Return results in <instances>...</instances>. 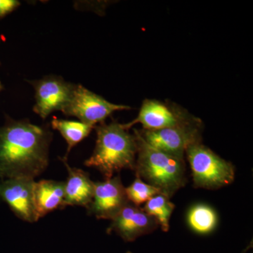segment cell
I'll return each mask as SVG.
<instances>
[{"mask_svg": "<svg viewBox=\"0 0 253 253\" xmlns=\"http://www.w3.org/2000/svg\"><path fill=\"white\" fill-rule=\"evenodd\" d=\"M126 253H132L130 252V251H128V252H126Z\"/></svg>", "mask_w": 253, "mask_h": 253, "instance_id": "cell-21", "label": "cell"}, {"mask_svg": "<svg viewBox=\"0 0 253 253\" xmlns=\"http://www.w3.org/2000/svg\"><path fill=\"white\" fill-rule=\"evenodd\" d=\"M250 247H251V246H248V247L246 248V250H245V251H243L242 253H246V252H247V251H248V250H249L250 249Z\"/></svg>", "mask_w": 253, "mask_h": 253, "instance_id": "cell-19", "label": "cell"}, {"mask_svg": "<svg viewBox=\"0 0 253 253\" xmlns=\"http://www.w3.org/2000/svg\"><path fill=\"white\" fill-rule=\"evenodd\" d=\"M53 129L58 130L64 138L68 144L67 152L63 158L67 161L68 154L74 146L83 141L84 138L90 134L94 126H89L85 123L78 121H66L54 118L51 121Z\"/></svg>", "mask_w": 253, "mask_h": 253, "instance_id": "cell-14", "label": "cell"}, {"mask_svg": "<svg viewBox=\"0 0 253 253\" xmlns=\"http://www.w3.org/2000/svg\"><path fill=\"white\" fill-rule=\"evenodd\" d=\"M62 161L68 172L67 180L64 182V207L87 208L94 196V182L83 169L70 167L67 161L62 159Z\"/></svg>", "mask_w": 253, "mask_h": 253, "instance_id": "cell-12", "label": "cell"}, {"mask_svg": "<svg viewBox=\"0 0 253 253\" xmlns=\"http://www.w3.org/2000/svg\"><path fill=\"white\" fill-rule=\"evenodd\" d=\"M175 205L171 202L170 199L162 194L156 195L144 205L145 212L157 221L158 226L165 232L169 229V219Z\"/></svg>", "mask_w": 253, "mask_h": 253, "instance_id": "cell-16", "label": "cell"}, {"mask_svg": "<svg viewBox=\"0 0 253 253\" xmlns=\"http://www.w3.org/2000/svg\"><path fill=\"white\" fill-rule=\"evenodd\" d=\"M3 86L2 84H1V81H0V91H1V89H2Z\"/></svg>", "mask_w": 253, "mask_h": 253, "instance_id": "cell-20", "label": "cell"}, {"mask_svg": "<svg viewBox=\"0 0 253 253\" xmlns=\"http://www.w3.org/2000/svg\"><path fill=\"white\" fill-rule=\"evenodd\" d=\"M201 121H192L158 130L139 131L141 137L155 149L174 157L184 159L189 146L201 143Z\"/></svg>", "mask_w": 253, "mask_h": 253, "instance_id": "cell-5", "label": "cell"}, {"mask_svg": "<svg viewBox=\"0 0 253 253\" xmlns=\"http://www.w3.org/2000/svg\"><path fill=\"white\" fill-rule=\"evenodd\" d=\"M195 118L177 106H168L157 100L146 99L136 119L123 125L128 129L134 125L140 123L143 129L158 130L189 123Z\"/></svg>", "mask_w": 253, "mask_h": 253, "instance_id": "cell-8", "label": "cell"}, {"mask_svg": "<svg viewBox=\"0 0 253 253\" xmlns=\"http://www.w3.org/2000/svg\"><path fill=\"white\" fill-rule=\"evenodd\" d=\"M134 131L137 144L136 176L171 199L187 181L184 159L155 149L145 141L137 129Z\"/></svg>", "mask_w": 253, "mask_h": 253, "instance_id": "cell-3", "label": "cell"}, {"mask_svg": "<svg viewBox=\"0 0 253 253\" xmlns=\"http://www.w3.org/2000/svg\"><path fill=\"white\" fill-rule=\"evenodd\" d=\"M187 223L194 232L206 235L215 229L218 223L217 214L212 208L207 205H195L188 212Z\"/></svg>", "mask_w": 253, "mask_h": 253, "instance_id": "cell-15", "label": "cell"}, {"mask_svg": "<svg viewBox=\"0 0 253 253\" xmlns=\"http://www.w3.org/2000/svg\"><path fill=\"white\" fill-rule=\"evenodd\" d=\"M157 221L149 215L143 208L129 202L113 219L107 232H115L126 242L151 234L158 227Z\"/></svg>", "mask_w": 253, "mask_h": 253, "instance_id": "cell-11", "label": "cell"}, {"mask_svg": "<svg viewBox=\"0 0 253 253\" xmlns=\"http://www.w3.org/2000/svg\"><path fill=\"white\" fill-rule=\"evenodd\" d=\"M95 127L96 146L84 165L99 170L106 179L123 169L134 170L137 154L134 134L116 121L109 124L103 122Z\"/></svg>", "mask_w": 253, "mask_h": 253, "instance_id": "cell-2", "label": "cell"}, {"mask_svg": "<svg viewBox=\"0 0 253 253\" xmlns=\"http://www.w3.org/2000/svg\"><path fill=\"white\" fill-rule=\"evenodd\" d=\"M20 6V2L16 0H0V18L14 11Z\"/></svg>", "mask_w": 253, "mask_h": 253, "instance_id": "cell-18", "label": "cell"}, {"mask_svg": "<svg viewBox=\"0 0 253 253\" xmlns=\"http://www.w3.org/2000/svg\"><path fill=\"white\" fill-rule=\"evenodd\" d=\"M129 202L126 188L118 175L94 182V196L86 209L89 214L97 219L111 220Z\"/></svg>", "mask_w": 253, "mask_h": 253, "instance_id": "cell-9", "label": "cell"}, {"mask_svg": "<svg viewBox=\"0 0 253 253\" xmlns=\"http://www.w3.org/2000/svg\"><path fill=\"white\" fill-rule=\"evenodd\" d=\"M51 140L47 126L7 117L0 127V178L34 180L48 167Z\"/></svg>", "mask_w": 253, "mask_h": 253, "instance_id": "cell-1", "label": "cell"}, {"mask_svg": "<svg viewBox=\"0 0 253 253\" xmlns=\"http://www.w3.org/2000/svg\"><path fill=\"white\" fill-rule=\"evenodd\" d=\"M131 108L126 105L113 104L81 84L73 88L71 100L63 111L66 116H74L81 122L95 126L104 122L113 113Z\"/></svg>", "mask_w": 253, "mask_h": 253, "instance_id": "cell-6", "label": "cell"}, {"mask_svg": "<svg viewBox=\"0 0 253 253\" xmlns=\"http://www.w3.org/2000/svg\"><path fill=\"white\" fill-rule=\"evenodd\" d=\"M33 179H4L0 186V196L13 212L20 219L34 223L40 219L37 213L34 199Z\"/></svg>", "mask_w": 253, "mask_h": 253, "instance_id": "cell-10", "label": "cell"}, {"mask_svg": "<svg viewBox=\"0 0 253 253\" xmlns=\"http://www.w3.org/2000/svg\"><path fill=\"white\" fill-rule=\"evenodd\" d=\"M34 199L40 218L59 208H64V182L42 180L35 183Z\"/></svg>", "mask_w": 253, "mask_h": 253, "instance_id": "cell-13", "label": "cell"}, {"mask_svg": "<svg viewBox=\"0 0 253 253\" xmlns=\"http://www.w3.org/2000/svg\"><path fill=\"white\" fill-rule=\"evenodd\" d=\"M185 156L196 188L218 189L229 185L235 178V168L201 143L189 146Z\"/></svg>", "mask_w": 253, "mask_h": 253, "instance_id": "cell-4", "label": "cell"}, {"mask_svg": "<svg viewBox=\"0 0 253 253\" xmlns=\"http://www.w3.org/2000/svg\"><path fill=\"white\" fill-rule=\"evenodd\" d=\"M29 83L36 91L33 111L42 119L54 111H63L71 100L75 85L58 76H47Z\"/></svg>", "mask_w": 253, "mask_h": 253, "instance_id": "cell-7", "label": "cell"}, {"mask_svg": "<svg viewBox=\"0 0 253 253\" xmlns=\"http://www.w3.org/2000/svg\"><path fill=\"white\" fill-rule=\"evenodd\" d=\"M126 192L128 201L138 206L146 204L156 195L161 194L159 189L145 182L137 176L132 184L126 188Z\"/></svg>", "mask_w": 253, "mask_h": 253, "instance_id": "cell-17", "label": "cell"}]
</instances>
